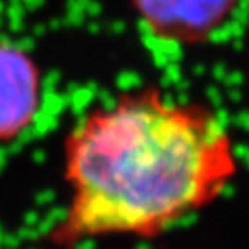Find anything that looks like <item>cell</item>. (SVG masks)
I'll return each instance as SVG.
<instances>
[{
    "mask_svg": "<svg viewBox=\"0 0 249 249\" xmlns=\"http://www.w3.org/2000/svg\"><path fill=\"white\" fill-rule=\"evenodd\" d=\"M43 76L36 59L13 41H0V146L15 142L36 124Z\"/></svg>",
    "mask_w": 249,
    "mask_h": 249,
    "instance_id": "3",
    "label": "cell"
},
{
    "mask_svg": "<svg viewBox=\"0 0 249 249\" xmlns=\"http://www.w3.org/2000/svg\"><path fill=\"white\" fill-rule=\"evenodd\" d=\"M240 0H133L139 20L166 43L194 45L222 30Z\"/></svg>",
    "mask_w": 249,
    "mask_h": 249,
    "instance_id": "2",
    "label": "cell"
},
{
    "mask_svg": "<svg viewBox=\"0 0 249 249\" xmlns=\"http://www.w3.org/2000/svg\"><path fill=\"white\" fill-rule=\"evenodd\" d=\"M234 176L231 135L211 109L157 89L124 92L65 137L71 196L46 240L72 249L107 236L153 238L213 203Z\"/></svg>",
    "mask_w": 249,
    "mask_h": 249,
    "instance_id": "1",
    "label": "cell"
}]
</instances>
